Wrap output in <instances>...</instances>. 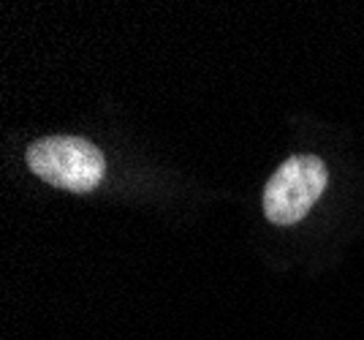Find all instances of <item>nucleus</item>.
Returning a JSON list of instances; mask_svg holds the SVG:
<instances>
[{"mask_svg":"<svg viewBox=\"0 0 364 340\" xmlns=\"http://www.w3.org/2000/svg\"><path fill=\"white\" fill-rule=\"evenodd\" d=\"M25 161L44 183L74 193H90L104 183V153L82 137H46L33 142Z\"/></svg>","mask_w":364,"mask_h":340,"instance_id":"obj_1","label":"nucleus"},{"mask_svg":"<svg viewBox=\"0 0 364 340\" xmlns=\"http://www.w3.org/2000/svg\"><path fill=\"white\" fill-rule=\"evenodd\" d=\"M329 183L326 164L318 155H291L264 188V216L274 226L299 223L321 199Z\"/></svg>","mask_w":364,"mask_h":340,"instance_id":"obj_2","label":"nucleus"}]
</instances>
